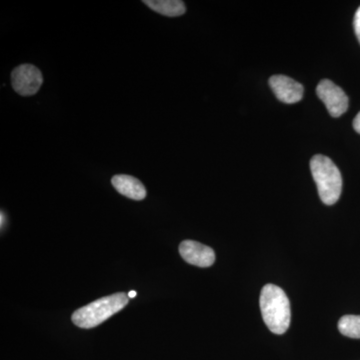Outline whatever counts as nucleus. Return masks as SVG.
Returning a JSON list of instances; mask_svg holds the SVG:
<instances>
[{"mask_svg":"<svg viewBox=\"0 0 360 360\" xmlns=\"http://www.w3.org/2000/svg\"><path fill=\"white\" fill-rule=\"evenodd\" d=\"M259 305L269 330L276 335L285 333L291 319L290 300L285 292L274 284H266L260 293Z\"/></svg>","mask_w":360,"mask_h":360,"instance_id":"obj_1","label":"nucleus"},{"mask_svg":"<svg viewBox=\"0 0 360 360\" xmlns=\"http://www.w3.org/2000/svg\"><path fill=\"white\" fill-rule=\"evenodd\" d=\"M129 302V295L123 292L115 293L77 309L72 314V322L80 328H92L101 326L120 310Z\"/></svg>","mask_w":360,"mask_h":360,"instance_id":"obj_2","label":"nucleus"},{"mask_svg":"<svg viewBox=\"0 0 360 360\" xmlns=\"http://www.w3.org/2000/svg\"><path fill=\"white\" fill-rule=\"evenodd\" d=\"M310 169L322 202L326 205L338 202L342 191V177L333 161L326 155H314L310 160Z\"/></svg>","mask_w":360,"mask_h":360,"instance_id":"obj_3","label":"nucleus"},{"mask_svg":"<svg viewBox=\"0 0 360 360\" xmlns=\"http://www.w3.org/2000/svg\"><path fill=\"white\" fill-rule=\"evenodd\" d=\"M44 84L41 71L32 65H22L11 72V84L15 92L22 96H34Z\"/></svg>","mask_w":360,"mask_h":360,"instance_id":"obj_4","label":"nucleus"},{"mask_svg":"<svg viewBox=\"0 0 360 360\" xmlns=\"http://www.w3.org/2000/svg\"><path fill=\"white\" fill-rule=\"evenodd\" d=\"M316 94L322 103L326 104L329 115L333 117H340L347 112L349 103L348 97L345 92L331 80H321L317 85Z\"/></svg>","mask_w":360,"mask_h":360,"instance_id":"obj_5","label":"nucleus"},{"mask_svg":"<svg viewBox=\"0 0 360 360\" xmlns=\"http://www.w3.org/2000/svg\"><path fill=\"white\" fill-rule=\"evenodd\" d=\"M179 253L187 264L198 267H210L215 262V253L212 248L198 241H182L179 245Z\"/></svg>","mask_w":360,"mask_h":360,"instance_id":"obj_6","label":"nucleus"},{"mask_svg":"<svg viewBox=\"0 0 360 360\" xmlns=\"http://www.w3.org/2000/svg\"><path fill=\"white\" fill-rule=\"evenodd\" d=\"M269 85L277 98L284 103H296L302 99V84L286 75H274L270 77Z\"/></svg>","mask_w":360,"mask_h":360,"instance_id":"obj_7","label":"nucleus"},{"mask_svg":"<svg viewBox=\"0 0 360 360\" xmlns=\"http://www.w3.org/2000/svg\"><path fill=\"white\" fill-rule=\"evenodd\" d=\"M111 184L120 194L130 200H142L146 198V188L141 180L131 175L117 174L112 177Z\"/></svg>","mask_w":360,"mask_h":360,"instance_id":"obj_8","label":"nucleus"},{"mask_svg":"<svg viewBox=\"0 0 360 360\" xmlns=\"http://www.w3.org/2000/svg\"><path fill=\"white\" fill-rule=\"evenodd\" d=\"M143 4L155 13L168 18H176L186 11V4L180 0H144Z\"/></svg>","mask_w":360,"mask_h":360,"instance_id":"obj_9","label":"nucleus"},{"mask_svg":"<svg viewBox=\"0 0 360 360\" xmlns=\"http://www.w3.org/2000/svg\"><path fill=\"white\" fill-rule=\"evenodd\" d=\"M341 335L350 338H360V315H345L338 321Z\"/></svg>","mask_w":360,"mask_h":360,"instance_id":"obj_10","label":"nucleus"},{"mask_svg":"<svg viewBox=\"0 0 360 360\" xmlns=\"http://www.w3.org/2000/svg\"><path fill=\"white\" fill-rule=\"evenodd\" d=\"M354 32L356 34L357 39L360 42V6L355 13L354 20Z\"/></svg>","mask_w":360,"mask_h":360,"instance_id":"obj_11","label":"nucleus"},{"mask_svg":"<svg viewBox=\"0 0 360 360\" xmlns=\"http://www.w3.org/2000/svg\"><path fill=\"white\" fill-rule=\"evenodd\" d=\"M354 127L355 129V131L357 132V134H360V112L359 115L355 116L354 120Z\"/></svg>","mask_w":360,"mask_h":360,"instance_id":"obj_12","label":"nucleus"},{"mask_svg":"<svg viewBox=\"0 0 360 360\" xmlns=\"http://www.w3.org/2000/svg\"><path fill=\"white\" fill-rule=\"evenodd\" d=\"M135 296H136V291H130L129 293V297L134 298Z\"/></svg>","mask_w":360,"mask_h":360,"instance_id":"obj_13","label":"nucleus"}]
</instances>
